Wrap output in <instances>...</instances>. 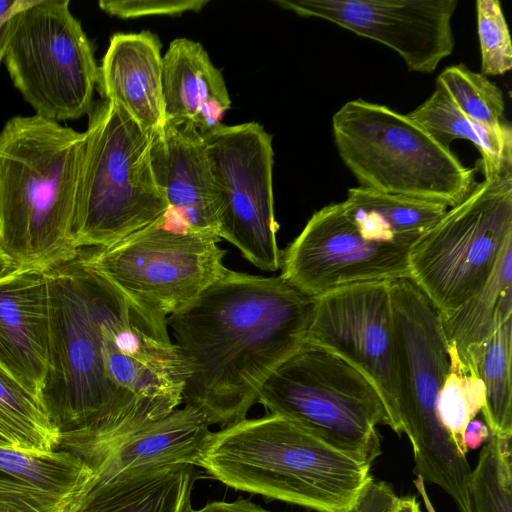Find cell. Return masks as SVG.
Here are the masks:
<instances>
[{
    "mask_svg": "<svg viewBox=\"0 0 512 512\" xmlns=\"http://www.w3.org/2000/svg\"><path fill=\"white\" fill-rule=\"evenodd\" d=\"M315 306L280 275L227 269L167 317L189 370L182 404L210 426L246 419L267 378L304 345Z\"/></svg>",
    "mask_w": 512,
    "mask_h": 512,
    "instance_id": "6da1fadb",
    "label": "cell"
},
{
    "mask_svg": "<svg viewBox=\"0 0 512 512\" xmlns=\"http://www.w3.org/2000/svg\"><path fill=\"white\" fill-rule=\"evenodd\" d=\"M85 132L39 115L0 132V253L48 271L79 256L74 235Z\"/></svg>",
    "mask_w": 512,
    "mask_h": 512,
    "instance_id": "7a4b0ae2",
    "label": "cell"
},
{
    "mask_svg": "<svg viewBox=\"0 0 512 512\" xmlns=\"http://www.w3.org/2000/svg\"><path fill=\"white\" fill-rule=\"evenodd\" d=\"M238 491L316 512H355L371 466L274 414L211 432L197 465Z\"/></svg>",
    "mask_w": 512,
    "mask_h": 512,
    "instance_id": "3957f363",
    "label": "cell"
},
{
    "mask_svg": "<svg viewBox=\"0 0 512 512\" xmlns=\"http://www.w3.org/2000/svg\"><path fill=\"white\" fill-rule=\"evenodd\" d=\"M390 294L396 404L402 433L412 445L414 472L442 488L459 512H473L468 493L471 468L438 414L450 368L441 314L409 278L390 281Z\"/></svg>",
    "mask_w": 512,
    "mask_h": 512,
    "instance_id": "277c9868",
    "label": "cell"
},
{
    "mask_svg": "<svg viewBox=\"0 0 512 512\" xmlns=\"http://www.w3.org/2000/svg\"><path fill=\"white\" fill-rule=\"evenodd\" d=\"M338 154L361 187L450 208L476 185L474 168L407 114L363 99L332 117Z\"/></svg>",
    "mask_w": 512,
    "mask_h": 512,
    "instance_id": "5b68a950",
    "label": "cell"
},
{
    "mask_svg": "<svg viewBox=\"0 0 512 512\" xmlns=\"http://www.w3.org/2000/svg\"><path fill=\"white\" fill-rule=\"evenodd\" d=\"M88 115L74 223L80 251L114 244L169 210L151 168L152 133L110 101Z\"/></svg>",
    "mask_w": 512,
    "mask_h": 512,
    "instance_id": "8992f818",
    "label": "cell"
},
{
    "mask_svg": "<svg viewBox=\"0 0 512 512\" xmlns=\"http://www.w3.org/2000/svg\"><path fill=\"white\" fill-rule=\"evenodd\" d=\"M258 402L370 466L382 452L377 426L390 427L382 398L365 376L306 344L267 378Z\"/></svg>",
    "mask_w": 512,
    "mask_h": 512,
    "instance_id": "52a82bcc",
    "label": "cell"
},
{
    "mask_svg": "<svg viewBox=\"0 0 512 512\" xmlns=\"http://www.w3.org/2000/svg\"><path fill=\"white\" fill-rule=\"evenodd\" d=\"M512 241V172L484 177L412 246L409 279L441 315L476 295Z\"/></svg>",
    "mask_w": 512,
    "mask_h": 512,
    "instance_id": "ba28073f",
    "label": "cell"
},
{
    "mask_svg": "<svg viewBox=\"0 0 512 512\" xmlns=\"http://www.w3.org/2000/svg\"><path fill=\"white\" fill-rule=\"evenodd\" d=\"M68 0H24L13 13L4 62L35 114L52 121L89 114L99 66Z\"/></svg>",
    "mask_w": 512,
    "mask_h": 512,
    "instance_id": "9c48e42d",
    "label": "cell"
},
{
    "mask_svg": "<svg viewBox=\"0 0 512 512\" xmlns=\"http://www.w3.org/2000/svg\"><path fill=\"white\" fill-rule=\"evenodd\" d=\"M220 240L185 229L167 213L114 244L82 250L80 257L135 303L167 318L226 272Z\"/></svg>",
    "mask_w": 512,
    "mask_h": 512,
    "instance_id": "30bf717a",
    "label": "cell"
},
{
    "mask_svg": "<svg viewBox=\"0 0 512 512\" xmlns=\"http://www.w3.org/2000/svg\"><path fill=\"white\" fill-rule=\"evenodd\" d=\"M218 199V236L260 270L281 267L274 213L272 137L257 122L202 133Z\"/></svg>",
    "mask_w": 512,
    "mask_h": 512,
    "instance_id": "8fae6325",
    "label": "cell"
},
{
    "mask_svg": "<svg viewBox=\"0 0 512 512\" xmlns=\"http://www.w3.org/2000/svg\"><path fill=\"white\" fill-rule=\"evenodd\" d=\"M411 248L368 238L342 202L331 203L314 212L282 251L280 276L314 297L351 284L409 278Z\"/></svg>",
    "mask_w": 512,
    "mask_h": 512,
    "instance_id": "7c38bea8",
    "label": "cell"
},
{
    "mask_svg": "<svg viewBox=\"0 0 512 512\" xmlns=\"http://www.w3.org/2000/svg\"><path fill=\"white\" fill-rule=\"evenodd\" d=\"M306 345L343 359L369 380L380 394L398 435L394 383V327L390 281L338 287L316 297Z\"/></svg>",
    "mask_w": 512,
    "mask_h": 512,
    "instance_id": "4fadbf2b",
    "label": "cell"
},
{
    "mask_svg": "<svg viewBox=\"0 0 512 512\" xmlns=\"http://www.w3.org/2000/svg\"><path fill=\"white\" fill-rule=\"evenodd\" d=\"M394 50L410 71L430 74L453 52L457 0H275Z\"/></svg>",
    "mask_w": 512,
    "mask_h": 512,
    "instance_id": "5bb4252c",
    "label": "cell"
},
{
    "mask_svg": "<svg viewBox=\"0 0 512 512\" xmlns=\"http://www.w3.org/2000/svg\"><path fill=\"white\" fill-rule=\"evenodd\" d=\"M49 335L46 271L16 268L0 279V368L42 403Z\"/></svg>",
    "mask_w": 512,
    "mask_h": 512,
    "instance_id": "9a60e30c",
    "label": "cell"
},
{
    "mask_svg": "<svg viewBox=\"0 0 512 512\" xmlns=\"http://www.w3.org/2000/svg\"><path fill=\"white\" fill-rule=\"evenodd\" d=\"M150 162L168 213L187 230L218 236V199L202 133L165 122L152 133Z\"/></svg>",
    "mask_w": 512,
    "mask_h": 512,
    "instance_id": "2e32d148",
    "label": "cell"
},
{
    "mask_svg": "<svg viewBox=\"0 0 512 512\" xmlns=\"http://www.w3.org/2000/svg\"><path fill=\"white\" fill-rule=\"evenodd\" d=\"M161 47L158 36L147 30L114 34L98 73L103 100L120 106L150 133L166 122Z\"/></svg>",
    "mask_w": 512,
    "mask_h": 512,
    "instance_id": "e0dca14e",
    "label": "cell"
},
{
    "mask_svg": "<svg viewBox=\"0 0 512 512\" xmlns=\"http://www.w3.org/2000/svg\"><path fill=\"white\" fill-rule=\"evenodd\" d=\"M162 93L165 121L201 133L218 126L231 105L221 71L199 42L187 38L174 39L162 57Z\"/></svg>",
    "mask_w": 512,
    "mask_h": 512,
    "instance_id": "ac0fdd59",
    "label": "cell"
},
{
    "mask_svg": "<svg viewBox=\"0 0 512 512\" xmlns=\"http://www.w3.org/2000/svg\"><path fill=\"white\" fill-rule=\"evenodd\" d=\"M209 426L194 409L177 408L121 440L96 464L93 475L111 478L171 465L195 466L211 434Z\"/></svg>",
    "mask_w": 512,
    "mask_h": 512,
    "instance_id": "d6986e66",
    "label": "cell"
},
{
    "mask_svg": "<svg viewBox=\"0 0 512 512\" xmlns=\"http://www.w3.org/2000/svg\"><path fill=\"white\" fill-rule=\"evenodd\" d=\"M193 482L192 465L93 475L64 512H184Z\"/></svg>",
    "mask_w": 512,
    "mask_h": 512,
    "instance_id": "ffe728a7",
    "label": "cell"
},
{
    "mask_svg": "<svg viewBox=\"0 0 512 512\" xmlns=\"http://www.w3.org/2000/svg\"><path fill=\"white\" fill-rule=\"evenodd\" d=\"M344 208L372 237L412 247L447 211L443 204L382 193L364 187L348 189Z\"/></svg>",
    "mask_w": 512,
    "mask_h": 512,
    "instance_id": "44dd1931",
    "label": "cell"
},
{
    "mask_svg": "<svg viewBox=\"0 0 512 512\" xmlns=\"http://www.w3.org/2000/svg\"><path fill=\"white\" fill-rule=\"evenodd\" d=\"M407 116L447 147L454 139L472 142L481 154L479 168L484 177L512 172V130L509 124L499 127L481 125L465 116L437 88Z\"/></svg>",
    "mask_w": 512,
    "mask_h": 512,
    "instance_id": "7402d4cb",
    "label": "cell"
},
{
    "mask_svg": "<svg viewBox=\"0 0 512 512\" xmlns=\"http://www.w3.org/2000/svg\"><path fill=\"white\" fill-rule=\"evenodd\" d=\"M512 316V241L503 249L485 286L455 311L441 315L448 344L463 361Z\"/></svg>",
    "mask_w": 512,
    "mask_h": 512,
    "instance_id": "603a6c76",
    "label": "cell"
},
{
    "mask_svg": "<svg viewBox=\"0 0 512 512\" xmlns=\"http://www.w3.org/2000/svg\"><path fill=\"white\" fill-rule=\"evenodd\" d=\"M511 350L512 316L461 361L482 380L485 404L480 412L490 434L500 438L512 437Z\"/></svg>",
    "mask_w": 512,
    "mask_h": 512,
    "instance_id": "cb8c5ba5",
    "label": "cell"
},
{
    "mask_svg": "<svg viewBox=\"0 0 512 512\" xmlns=\"http://www.w3.org/2000/svg\"><path fill=\"white\" fill-rule=\"evenodd\" d=\"M0 433L14 448L28 452H51L60 443V432L42 401L1 368Z\"/></svg>",
    "mask_w": 512,
    "mask_h": 512,
    "instance_id": "d4e9b609",
    "label": "cell"
},
{
    "mask_svg": "<svg viewBox=\"0 0 512 512\" xmlns=\"http://www.w3.org/2000/svg\"><path fill=\"white\" fill-rule=\"evenodd\" d=\"M0 470L55 495L76 497L93 472L74 454L64 450L28 452L0 446Z\"/></svg>",
    "mask_w": 512,
    "mask_h": 512,
    "instance_id": "484cf974",
    "label": "cell"
},
{
    "mask_svg": "<svg viewBox=\"0 0 512 512\" xmlns=\"http://www.w3.org/2000/svg\"><path fill=\"white\" fill-rule=\"evenodd\" d=\"M473 512H512L511 438L490 435L468 477Z\"/></svg>",
    "mask_w": 512,
    "mask_h": 512,
    "instance_id": "4316f807",
    "label": "cell"
},
{
    "mask_svg": "<svg viewBox=\"0 0 512 512\" xmlns=\"http://www.w3.org/2000/svg\"><path fill=\"white\" fill-rule=\"evenodd\" d=\"M436 86L471 120L487 127L505 124L503 93L481 72L452 65L438 75Z\"/></svg>",
    "mask_w": 512,
    "mask_h": 512,
    "instance_id": "83f0119b",
    "label": "cell"
},
{
    "mask_svg": "<svg viewBox=\"0 0 512 512\" xmlns=\"http://www.w3.org/2000/svg\"><path fill=\"white\" fill-rule=\"evenodd\" d=\"M450 368L441 388L438 414L460 452L467 454L463 432L485 404V387L475 372L461 362L456 349L449 345Z\"/></svg>",
    "mask_w": 512,
    "mask_h": 512,
    "instance_id": "f1b7e54d",
    "label": "cell"
},
{
    "mask_svg": "<svg viewBox=\"0 0 512 512\" xmlns=\"http://www.w3.org/2000/svg\"><path fill=\"white\" fill-rule=\"evenodd\" d=\"M481 73L503 75L512 68V43L505 15L498 0L476 2Z\"/></svg>",
    "mask_w": 512,
    "mask_h": 512,
    "instance_id": "f546056e",
    "label": "cell"
},
{
    "mask_svg": "<svg viewBox=\"0 0 512 512\" xmlns=\"http://www.w3.org/2000/svg\"><path fill=\"white\" fill-rule=\"evenodd\" d=\"M74 498L46 492L0 470V512H64Z\"/></svg>",
    "mask_w": 512,
    "mask_h": 512,
    "instance_id": "4dcf8cb0",
    "label": "cell"
},
{
    "mask_svg": "<svg viewBox=\"0 0 512 512\" xmlns=\"http://www.w3.org/2000/svg\"><path fill=\"white\" fill-rule=\"evenodd\" d=\"M208 0H101L98 5L109 15L124 19L150 15H179L200 11Z\"/></svg>",
    "mask_w": 512,
    "mask_h": 512,
    "instance_id": "1f68e13d",
    "label": "cell"
},
{
    "mask_svg": "<svg viewBox=\"0 0 512 512\" xmlns=\"http://www.w3.org/2000/svg\"><path fill=\"white\" fill-rule=\"evenodd\" d=\"M397 498L390 483L373 477L364 490L355 512H391Z\"/></svg>",
    "mask_w": 512,
    "mask_h": 512,
    "instance_id": "d6a6232c",
    "label": "cell"
},
{
    "mask_svg": "<svg viewBox=\"0 0 512 512\" xmlns=\"http://www.w3.org/2000/svg\"><path fill=\"white\" fill-rule=\"evenodd\" d=\"M184 512H273L267 510L256 503L239 498L234 501H213L203 507L193 508L189 504Z\"/></svg>",
    "mask_w": 512,
    "mask_h": 512,
    "instance_id": "836d02e7",
    "label": "cell"
},
{
    "mask_svg": "<svg viewBox=\"0 0 512 512\" xmlns=\"http://www.w3.org/2000/svg\"><path fill=\"white\" fill-rule=\"evenodd\" d=\"M490 431L485 422L480 420H471L463 432V444L466 451L476 449L490 437Z\"/></svg>",
    "mask_w": 512,
    "mask_h": 512,
    "instance_id": "e575fe53",
    "label": "cell"
},
{
    "mask_svg": "<svg viewBox=\"0 0 512 512\" xmlns=\"http://www.w3.org/2000/svg\"><path fill=\"white\" fill-rule=\"evenodd\" d=\"M391 512H422L420 505L414 496L397 498Z\"/></svg>",
    "mask_w": 512,
    "mask_h": 512,
    "instance_id": "d590c367",
    "label": "cell"
},
{
    "mask_svg": "<svg viewBox=\"0 0 512 512\" xmlns=\"http://www.w3.org/2000/svg\"><path fill=\"white\" fill-rule=\"evenodd\" d=\"M15 11L0 18V62L4 59L6 44H7V40H8V34H9V28H10V21H11V17L13 15V13Z\"/></svg>",
    "mask_w": 512,
    "mask_h": 512,
    "instance_id": "8d00e7d4",
    "label": "cell"
},
{
    "mask_svg": "<svg viewBox=\"0 0 512 512\" xmlns=\"http://www.w3.org/2000/svg\"><path fill=\"white\" fill-rule=\"evenodd\" d=\"M24 0H0V18L18 9Z\"/></svg>",
    "mask_w": 512,
    "mask_h": 512,
    "instance_id": "74e56055",
    "label": "cell"
},
{
    "mask_svg": "<svg viewBox=\"0 0 512 512\" xmlns=\"http://www.w3.org/2000/svg\"><path fill=\"white\" fill-rule=\"evenodd\" d=\"M16 268L19 267L15 266L2 253H0V279Z\"/></svg>",
    "mask_w": 512,
    "mask_h": 512,
    "instance_id": "f35d334b",
    "label": "cell"
},
{
    "mask_svg": "<svg viewBox=\"0 0 512 512\" xmlns=\"http://www.w3.org/2000/svg\"><path fill=\"white\" fill-rule=\"evenodd\" d=\"M0 446H10V447H13V444L11 443V441L8 438H6L5 436H3L0 433Z\"/></svg>",
    "mask_w": 512,
    "mask_h": 512,
    "instance_id": "ab89813d",
    "label": "cell"
}]
</instances>
